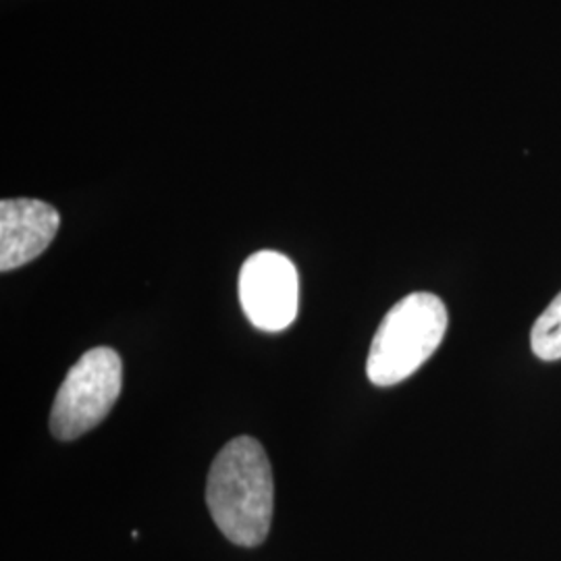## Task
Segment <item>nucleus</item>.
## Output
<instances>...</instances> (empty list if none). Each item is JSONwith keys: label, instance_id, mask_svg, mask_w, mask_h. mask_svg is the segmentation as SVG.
Instances as JSON below:
<instances>
[{"label": "nucleus", "instance_id": "1", "mask_svg": "<svg viewBox=\"0 0 561 561\" xmlns=\"http://www.w3.org/2000/svg\"><path fill=\"white\" fill-rule=\"evenodd\" d=\"M206 503L222 535L240 547H259L273 520L275 482L261 443L241 435L213 461Z\"/></svg>", "mask_w": 561, "mask_h": 561}, {"label": "nucleus", "instance_id": "2", "mask_svg": "<svg viewBox=\"0 0 561 561\" xmlns=\"http://www.w3.org/2000/svg\"><path fill=\"white\" fill-rule=\"evenodd\" d=\"M447 331V308L435 294L416 291L398 301L368 352L366 373L379 387H391L412 377L442 345Z\"/></svg>", "mask_w": 561, "mask_h": 561}, {"label": "nucleus", "instance_id": "3", "mask_svg": "<svg viewBox=\"0 0 561 561\" xmlns=\"http://www.w3.org/2000/svg\"><path fill=\"white\" fill-rule=\"evenodd\" d=\"M123 387V362L111 347H94L76 362L60 385L50 412V433L73 442L101 424Z\"/></svg>", "mask_w": 561, "mask_h": 561}, {"label": "nucleus", "instance_id": "4", "mask_svg": "<svg viewBox=\"0 0 561 561\" xmlns=\"http://www.w3.org/2000/svg\"><path fill=\"white\" fill-rule=\"evenodd\" d=\"M300 280L294 262L262 250L243 262L240 300L245 317L266 333L285 331L298 317Z\"/></svg>", "mask_w": 561, "mask_h": 561}, {"label": "nucleus", "instance_id": "5", "mask_svg": "<svg viewBox=\"0 0 561 561\" xmlns=\"http://www.w3.org/2000/svg\"><path fill=\"white\" fill-rule=\"evenodd\" d=\"M60 227L55 206L32 198L0 202V271L9 273L36 261Z\"/></svg>", "mask_w": 561, "mask_h": 561}, {"label": "nucleus", "instance_id": "6", "mask_svg": "<svg viewBox=\"0 0 561 561\" xmlns=\"http://www.w3.org/2000/svg\"><path fill=\"white\" fill-rule=\"evenodd\" d=\"M530 347L537 358L556 362L561 358V294L549 304L535 322L530 333Z\"/></svg>", "mask_w": 561, "mask_h": 561}]
</instances>
